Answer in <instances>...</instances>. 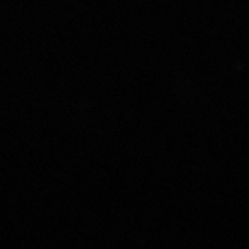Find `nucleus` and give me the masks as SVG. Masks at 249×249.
<instances>
[]
</instances>
